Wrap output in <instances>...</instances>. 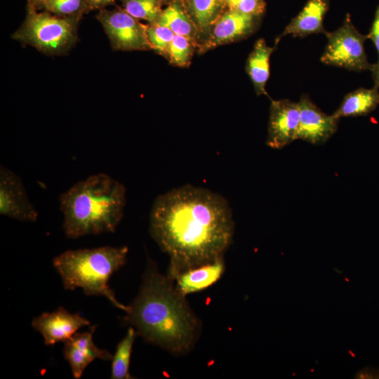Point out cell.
I'll list each match as a JSON object with an SVG mask.
<instances>
[{
	"mask_svg": "<svg viewBox=\"0 0 379 379\" xmlns=\"http://www.w3.org/2000/svg\"><path fill=\"white\" fill-rule=\"evenodd\" d=\"M234 232L232 210L221 195L187 185L158 196L149 233L170 258L168 275L222 258Z\"/></svg>",
	"mask_w": 379,
	"mask_h": 379,
	"instance_id": "cell-1",
	"label": "cell"
},
{
	"mask_svg": "<svg viewBox=\"0 0 379 379\" xmlns=\"http://www.w3.org/2000/svg\"><path fill=\"white\" fill-rule=\"evenodd\" d=\"M146 342L175 355L187 354L199 337L200 323L167 276L149 261L139 293L124 317Z\"/></svg>",
	"mask_w": 379,
	"mask_h": 379,
	"instance_id": "cell-2",
	"label": "cell"
},
{
	"mask_svg": "<svg viewBox=\"0 0 379 379\" xmlns=\"http://www.w3.org/2000/svg\"><path fill=\"white\" fill-rule=\"evenodd\" d=\"M126 193L122 183L103 173L74 184L59 197L65 236L77 239L115 232L124 215Z\"/></svg>",
	"mask_w": 379,
	"mask_h": 379,
	"instance_id": "cell-3",
	"label": "cell"
},
{
	"mask_svg": "<svg viewBox=\"0 0 379 379\" xmlns=\"http://www.w3.org/2000/svg\"><path fill=\"white\" fill-rule=\"evenodd\" d=\"M128 252L127 246L68 250L55 257L53 265L65 289L80 288L87 295L104 296L126 313L128 306L117 300L108 281L125 265Z\"/></svg>",
	"mask_w": 379,
	"mask_h": 379,
	"instance_id": "cell-4",
	"label": "cell"
},
{
	"mask_svg": "<svg viewBox=\"0 0 379 379\" xmlns=\"http://www.w3.org/2000/svg\"><path fill=\"white\" fill-rule=\"evenodd\" d=\"M79 20L77 18L29 9L24 22L12 38L46 55H64L77 41Z\"/></svg>",
	"mask_w": 379,
	"mask_h": 379,
	"instance_id": "cell-5",
	"label": "cell"
},
{
	"mask_svg": "<svg viewBox=\"0 0 379 379\" xmlns=\"http://www.w3.org/2000/svg\"><path fill=\"white\" fill-rule=\"evenodd\" d=\"M326 36L328 42L320 59L321 62L351 71L372 69L373 64L368 61L364 48L367 34L356 29L349 14L339 28L328 32Z\"/></svg>",
	"mask_w": 379,
	"mask_h": 379,
	"instance_id": "cell-6",
	"label": "cell"
},
{
	"mask_svg": "<svg viewBox=\"0 0 379 379\" xmlns=\"http://www.w3.org/2000/svg\"><path fill=\"white\" fill-rule=\"evenodd\" d=\"M97 18L102 25L113 50L149 51L146 26L124 9L101 10Z\"/></svg>",
	"mask_w": 379,
	"mask_h": 379,
	"instance_id": "cell-7",
	"label": "cell"
},
{
	"mask_svg": "<svg viewBox=\"0 0 379 379\" xmlns=\"http://www.w3.org/2000/svg\"><path fill=\"white\" fill-rule=\"evenodd\" d=\"M258 18L228 8L216 20L199 44L197 53L203 54L220 46L248 37L255 31Z\"/></svg>",
	"mask_w": 379,
	"mask_h": 379,
	"instance_id": "cell-8",
	"label": "cell"
},
{
	"mask_svg": "<svg viewBox=\"0 0 379 379\" xmlns=\"http://www.w3.org/2000/svg\"><path fill=\"white\" fill-rule=\"evenodd\" d=\"M0 214L21 222H35L38 218L21 178L3 166L0 167Z\"/></svg>",
	"mask_w": 379,
	"mask_h": 379,
	"instance_id": "cell-9",
	"label": "cell"
},
{
	"mask_svg": "<svg viewBox=\"0 0 379 379\" xmlns=\"http://www.w3.org/2000/svg\"><path fill=\"white\" fill-rule=\"evenodd\" d=\"M300 114L298 102L271 99L266 145L281 149L298 139Z\"/></svg>",
	"mask_w": 379,
	"mask_h": 379,
	"instance_id": "cell-10",
	"label": "cell"
},
{
	"mask_svg": "<svg viewBox=\"0 0 379 379\" xmlns=\"http://www.w3.org/2000/svg\"><path fill=\"white\" fill-rule=\"evenodd\" d=\"M90 321L79 313L72 314L60 307L53 312H44L34 318L32 327L39 332L47 345L65 342Z\"/></svg>",
	"mask_w": 379,
	"mask_h": 379,
	"instance_id": "cell-11",
	"label": "cell"
},
{
	"mask_svg": "<svg viewBox=\"0 0 379 379\" xmlns=\"http://www.w3.org/2000/svg\"><path fill=\"white\" fill-rule=\"evenodd\" d=\"M298 105V139L313 145L326 142L336 132L339 119L323 112L307 96H302Z\"/></svg>",
	"mask_w": 379,
	"mask_h": 379,
	"instance_id": "cell-12",
	"label": "cell"
},
{
	"mask_svg": "<svg viewBox=\"0 0 379 379\" xmlns=\"http://www.w3.org/2000/svg\"><path fill=\"white\" fill-rule=\"evenodd\" d=\"M95 326L88 331L76 333L65 342L63 354L68 361L73 377L80 378L86 368L95 359L112 360L113 356L106 350L99 348L93 341Z\"/></svg>",
	"mask_w": 379,
	"mask_h": 379,
	"instance_id": "cell-13",
	"label": "cell"
},
{
	"mask_svg": "<svg viewBox=\"0 0 379 379\" xmlns=\"http://www.w3.org/2000/svg\"><path fill=\"white\" fill-rule=\"evenodd\" d=\"M225 271L223 258L167 276L182 295L204 290L215 284Z\"/></svg>",
	"mask_w": 379,
	"mask_h": 379,
	"instance_id": "cell-14",
	"label": "cell"
},
{
	"mask_svg": "<svg viewBox=\"0 0 379 379\" xmlns=\"http://www.w3.org/2000/svg\"><path fill=\"white\" fill-rule=\"evenodd\" d=\"M329 0H309L302 11L293 18L283 32L276 39V45L286 35L305 37L312 34L327 31L324 27V18L328 8Z\"/></svg>",
	"mask_w": 379,
	"mask_h": 379,
	"instance_id": "cell-15",
	"label": "cell"
},
{
	"mask_svg": "<svg viewBox=\"0 0 379 379\" xmlns=\"http://www.w3.org/2000/svg\"><path fill=\"white\" fill-rule=\"evenodd\" d=\"M275 48L276 46H267L263 38L258 39L247 58L246 72L258 95L268 96L265 85L270 77V56Z\"/></svg>",
	"mask_w": 379,
	"mask_h": 379,
	"instance_id": "cell-16",
	"label": "cell"
},
{
	"mask_svg": "<svg viewBox=\"0 0 379 379\" xmlns=\"http://www.w3.org/2000/svg\"><path fill=\"white\" fill-rule=\"evenodd\" d=\"M154 24L168 28L174 34L187 38L197 49L201 41L199 33L182 3L168 5Z\"/></svg>",
	"mask_w": 379,
	"mask_h": 379,
	"instance_id": "cell-17",
	"label": "cell"
},
{
	"mask_svg": "<svg viewBox=\"0 0 379 379\" xmlns=\"http://www.w3.org/2000/svg\"><path fill=\"white\" fill-rule=\"evenodd\" d=\"M183 4L199 31L200 44L227 7L225 0H185Z\"/></svg>",
	"mask_w": 379,
	"mask_h": 379,
	"instance_id": "cell-18",
	"label": "cell"
},
{
	"mask_svg": "<svg viewBox=\"0 0 379 379\" xmlns=\"http://www.w3.org/2000/svg\"><path fill=\"white\" fill-rule=\"evenodd\" d=\"M379 105V88H359L347 94L339 107L333 114L341 117L366 116Z\"/></svg>",
	"mask_w": 379,
	"mask_h": 379,
	"instance_id": "cell-19",
	"label": "cell"
},
{
	"mask_svg": "<svg viewBox=\"0 0 379 379\" xmlns=\"http://www.w3.org/2000/svg\"><path fill=\"white\" fill-rule=\"evenodd\" d=\"M138 335L135 329L128 328L125 337L118 343L114 355L112 359L111 378H131L129 373V366L133 350V345Z\"/></svg>",
	"mask_w": 379,
	"mask_h": 379,
	"instance_id": "cell-20",
	"label": "cell"
},
{
	"mask_svg": "<svg viewBox=\"0 0 379 379\" xmlns=\"http://www.w3.org/2000/svg\"><path fill=\"white\" fill-rule=\"evenodd\" d=\"M123 9L138 20H144L148 24H154L162 9L161 0H121Z\"/></svg>",
	"mask_w": 379,
	"mask_h": 379,
	"instance_id": "cell-21",
	"label": "cell"
},
{
	"mask_svg": "<svg viewBox=\"0 0 379 379\" xmlns=\"http://www.w3.org/2000/svg\"><path fill=\"white\" fill-rule=\"evenodd\" d=\"M39 7L46 11L61 17L80 19L84 13L90 10L84 0H43L34 8Z\"/></svg>",
	"mask_w": 379,
	"mask_h": 379,
	"instance_id": "cell-22",
	"label": "cell"
},
{
	"mask_svg": "<svg viewBox=\"0 0 379 379\" xmlns=\"http://www.w3.org/2000/svg\"><path fill=\"white\" fill-rule=\"evenodd\" d=\"M196 46L187 38L175 34L171 41L168 60L170 64L179 67L190 66Z\"/></svg>",
	"mask_w": 379,
	"mask_h": 379,
	"instance_id": "cell-23",
	"label": "cell"
},
{
	"mask_svg": "<svg viewBox=\"0 0 379 379\" xmlns=\"http://www.w3.org/2000/svg\"><path fill=\"white\" fill-rule=\"evenodd\" d=\"M145 26L152 50L167 60L174 33L168 28L156 24H148Z\"/></svg>",
	"mask_w": 379,
	"mask_h": 379,
	"instance_id": "cell-24",
	"label": "cell"
},
{
	"mask_svg": "<svg viewBox=\"0 0 379 379\" xmlns=\"http://www.w3.org/2000/svg\"><path fill=\"white\" fill-rule=\"evenodd\" d=\"M228 8L259 17L265 11V2L263 0H235Z\"/></svg>",
	"mask_w": 379,
	"mask_h": 379,
	"instance_id": "cell-25",
	"label": "cell"
},
{
	"mask_svg": "<svg viewBox=\"0 0 379 379\" xmlns=\"http://www.w3.org/2000/svg\"><path fill=\"white\" fill-rule=\"evenodd\" d=\"M367 36L372 41L379 54V5L375 11L373 22Z\"/></svg>",
	"mask_w": 379,
	"mask_h": 379,
	"instance_id": "cell-26",
	"label": "cell"
},
{
	"mask_svg": "<svg viewBox=\"0 0 379 379\" xmlns=\"http://www.w3.org/2000/svg\"><path fill=\"white\" fill-rule=\"evenodd\" d=\"M115 0H84L89 9H100L111 4Z\"/></svg>",
	"mask_w": 379,
	"mask_h": 379,
	"instance_id": "cell-27",
	"label": "cell"
},
{
	"mask_svg": "<svg viewBox=\"0 0 379 379\" xmlns=\"http://www.w3.org/2000/svg\"><path fill=\"white\" fill-rule=\"evenodd\" d=\"M371 71L372 72L375 86L379 88V57L378 62L375 64H373V68Z\"/></svg>",
	"mask_w": 379,
	"mask_h": 379,
	"instance_id": "cell-28",
	"label": "cell"
},
{
	"mask_svg": "<svg viewBox=\"0 0 379 379\" xmlns=\"http://www.w3.org/2000/svg\"><path fill=\"white\" fill-rule=\"evenodd\" d=\"M161 1H162V4L169 5L175 2H181L183 4L185 0H161Z\"/></svg>",
	"mask_w": 379,
	"mask_h": 379,
	"instance_id": "cell-29",
	"label": "cell"
},
{
	"mask_svg": "<svg viewBox=\"0 0 379 379\" xmlns=\"http://www.w3.org/2000/svg\"><path fill=\"white\" fill-rule=\"evenodd\" d=\"M41 1L43 0H29V8H34Z\"/></svg>",
	"mask_w": 379,
	"mask_h": 379,
	"instance_id": "cell-30",
	"label": "cell"
},
{
	"mask_svg": "<svg viewBox=\"0 0 379 379\" xmlns=\"http://www.w3.org/2000/svg\"><path fill=\"white\" fill-rule=\"evenodd\" d=\"M235 0H225L227 8L231 5Z\"/></svg>",
	"mask_w": 379,
	"mask_h": 379,
	"instance_id": "cell-31",
	"label": "cell"
}]
</instances>
